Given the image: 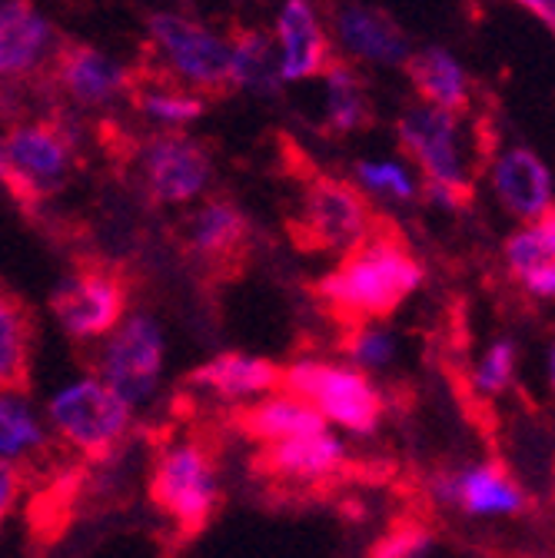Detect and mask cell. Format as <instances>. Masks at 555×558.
I'll list each match as a JSON object with an SVG mask.
<instances>
[{
  "instance_id": "6da1fadb",
  "label": "cell",
  "mask_w": 555,
  "mask_h": 558,
  "mask_svg": "<svg viewBox=\"0 0 555 558\" xmlns=\"http://www.w3.org/2000/svg\"><path fill=\"white\" fill-rule=\"evenodd\" d=\"M423 263L409 253L399 227L386 217H376L370 233L342 253L339 266L319 279L313 293L346 329L389 319L423 287Z\"/></svg>"
},
{
  "instance_id": "7a4b0ae2",
  "label": "cell",
  "mask_w": 555,
  "mask_h": 558,
  "mask_svg": "<svg viewBox=\"0 0 555 558\" xmlns=\"http://www.w3.org/2000/svg\"><path fill=\"white\" fill-rule=\"evenodd\" d=\"M150 499L186 542L203 535L220 509L217 452L200 439L164 446L150 472Z\"/></svg>"
},
{
  "instance_id": "3957f363",
  "label": "cell",
  "mask_w": 555,
  "mask_h": 558,
  "mask_svg": "<svg viewBox=\"0 0 555 558\" xmlns=\"http://www.w3.org/2000/svg\"><path fill=\"white\" fill-rule=\"evenodd\" d=\"M256 478L273 485V496L280 499H326L339 485L357 482V469L346 459L342 446L326 436H303L263 446L250 462Z\"/></svg>"
},
{
  "instance_id": "277c9868",
  "label": "cell",
  "mask_w": 555,
  "mask_h": 558,
  "mask_svg": "<svg viewBox=\"0 0 555 558\" xmlns=\"http://www.w3.org/2000/svg\"><path fill=\"white\" fill-rule=\"evenodd\" d=\"M74 167V133L60 123H27L0 140V183L34 209L60 193Z\"/></svg>"
},
{
  "instance_id": "5b68a950",
  "label": "cell",
  "mask_w": 555,
  "mask_h": 558,
  "mask_svg": "<svg viewBox=\"0 0 555 558\" xmlns=\"http://www.w3.org/2000/svg\"><path fill=\"white\" fill-rule=\"evenodd\" d=\"M280 389H283V396L306 402L323 418H333V423L346 426L350 433L370 436L379 426L383 396L370 383V376H363L360 369L303 360V363H293L290 369H283Z\"/></svg>"
},
{
  "instance_id": "8992f818",
  "label": "cell",
  "mask_w": 555,
  "mask_h": 558,
  "mask_svg": "<svg viewBox=\"0 0 555 558\" xmlns=\"http://www.w3.org/2000/svg\"><path fill=\"white\" fill-rule=\"evenodd\" d=\"M57 436L91 462H110L130 433V405L97 379L67 386L50 402Z\"/></svg>"
},
{
  "instance_id": "52a82bcc",
  "label": "cell",
  "mask_w": 555,
  "mask_h": 558,
  "mask_svg": "<svg viewBox=\"0 0 555 558\" xmlns=\"http://www.w3.org/2000/svg\"><path fill=\"white\" fill-rule=\"evenodd\" d=\"M373 220L376 214L353 183L316 173L303 190L300 220H290V236L306 253H346L370 233Z\"/></svg>"
},
{
  "instance_id": "ba28073f",
  "label": "cell",
  "mask_w": 555,
  "mask_h": 558,
  "mask_svg": "<svg viewBox=\"0 0 555 558\" xmlns=\"http://www.w3.org/2000/svg\"><path fill=\"white\" fill-rule=\"evenodd\" d=\"M126 276L113 263H81L60 279L50 310L71 339H100L120 326L126 310Z\"/></svg>"
},
{
  "instance_id": "9c48e42d",
  "label": "cell",
  "mask_w": 555,
  "mask_h": 558,
  "mask_svg": "<svg viewBox=\"0 0 555 558\" xmlns=\"http://www.w3.org/2000/svg\"><path fill=\"white\" fill-rule=\"evenodd\" d=\"M402 147L423 167L426 183L472 203V177L459 144V117L439 107H412L396 123Z\"/></svg>"
},
{
  "instance_id": "30bf717a",
  "label": "cell",
  "mask_w": 555,
  "mask_h": 558,
  "mask_svg": "<svg viewBox=\"0 0 555 558\" xmlns=\"http://www.w3.org/2000/svg\"><path fill=\"white\" fill-rule=\"evenodd\" d=\"M150 34L160 50L170 57L173 70L186 77L203 94H227L233 90L230 77V44L200 24H190L177 14H154Z\"/></svg>"
},
{
  "instance_id": "8fae6325",
  "label": "cell",
  "mask_w": 555,
  "mask_h": 558,
  "mask_svg": "<svg viewBox=\"0 0 555 558\" xmlns=\"http://www.w3.org/2000/svg\"><path fill=\"white\" fill-rule=\"evenodd\" d=\"M164 366V332L150 316H130L104 353V386L113 389L126 405L144 402Z\"/></svg>"
},
{
  "instance_id": "7c38bea8",
  "label": "cell",
  "mask_w": 555,
  "mask_h": 558,
  "mask_svg": "<svg viewBox=\"0 0 555 558\" xmlns=\"http://www.w3.org/2000/svg\"><path fill=\"white\" fill-rule=\"evenodd\" d=\"M190 256L217 279H237L250 259V220L230 199H210L186 227Z\"/></svg>"
},
{
  "instance_id": "4fadbf2b",
  "label": "cell",
  "mask_w": 555,
  "mask_h": 558,
  "mask_svg": "<svg viewBox=\"0 0 555 558\" xmlns=\"http://www.w3.org/2000/svg\"><path fill=\"white\" fill-rule=\"evenodd\" d=\"M144 183L154 203H186L210 180V154L183 133H164L147 140L141 154Z\"/></svg>"
},
{
  "instance_id": "5bb4252c",
  "label": "cell",
  "mask_w": 555,
  "mask_h": 558,
  "mask_svg": "<svg viewBox=\"0 0 555 558\" xmlns=\"http://www.w3.org/2000/svg\"><path fill=\"white\" fill-rule=\"evenodd\" d=\"M53 70H57L60 87L84 107L110 104L113 97H120V94H126L133 87V77L117 60L104 57L94 47H81V44L57 50L53 53Z\"/></svg>"
},
{
  "instance_id": "9a60e30c",
  "label": "cell",
  "mask_w": 555,
  "mask_h": 558,
  "mask_svg": "<svg viewBox=\"0 0 555 558\" xmlns=\"http://www.w3.org/2000/svg\"><path fill=\"white\" fill-rule=\"evenodd\" d=\"M227 426L260 446H269V442L326 433V418L293 396H273L256 405H237L227 415Z\"/></svg>"
},
{
  "instance_id": "2e32d148",
  "label": "cell",
  "mask_w": 555,
  "mask_h": 558,
  "mask_svg": "<svg viewBox=\"0 0 555 558\" xmlns=\"http://www.w3.org/2000/svg\"><path fill=\"white\" fill-rule=\"evenodd\" d=\"M456 506L469 515H519L529 509V496L503 459L456 472Z\"/></svg>"
},
{
  "instance_id": "e0dca14e",
  "label": "cell",
  "mask_w": 555,
  "mask_h": 558,
  "mask_svg": "<svg viewBox=\"0 0 555 558\" xmlns=\"http://www.w3.org/2000/svg\"><path fill=\"white\" fill-rule=\"evenodd\" d=\"M496 193L509 214L522 220H542L552 214V177L532 150H509L496 163Z\"/></svg>"
},
{
  "instance_id": "ac0fdd59",
  "label": "cell",
  "mask_w": 555,
  "mask_h": 558,
  "mask_svg": "<svg viewBox=\"0 0 555 558\" xmlns=\"http://www.w3.org/2000/svg\"><path fill=\"white\" fill-rule=\"evenodd\" d=\"M280 81H306L326 66L329 40L319 31L310 0H287L280 14Z\"/></svg>"
},
{
  "instance_id": "d6986e66",
  "label": "cell",
  "mask_w": 555,
  "mask_h": 558,
  "mask_svg": "<svg viewBox=\"0 0 555 558\" xmlns=\"http://www.w3.org/2000/svg\"><path fill=\"white\" fill-rule=\"evenodd\" d=\"M31 349H34V313L31 306L0 290V392L24 396L31 392Z\"/></svg>"
},
{
  "instance_id": "ffe728a7",
  "label": "cell",
  "mask_w": 555,
  "mask_h": 558,
  "mask_svg": "<svg viewBox=\"0 0 555 558\" xmlns=\"http://www.w3.org/2000/svg\"><path fill=\"white\" fill-rule=\"evenodd\" d=\"M283 366H276L273 360L260 356H243V353H224L210 363H203L193 369L190 386L206 389L220 399H243L253 392H273L280 389Z\"/></svg>"
},
{
  "instance_id": "44dd1931",
  "label": "cell",
  "mask_w": 555,
  "mask_h": 558,
  "mask_svg": "<svg viewBox=\"0 0 555 558\" xmlns=\"http://www.w3.org/2000/svg\"><path fill=\"white\" fill-rule=\"evenodd\" d=\"M336 31L346 44L363 60L373 63H406L409 57V40L399 31V24L376 8H346L336 17Z\"/></svg>"
},
{
  "instance_id": "7402d4cb",
  "label": "cell",
  "mask_w": 555,
  "mask_h": 558,
  "mask_svg": "<svg viewBox=\"0 0 555 558\" xmlns=\"http://www.w3.org/2000/svg\"><path fill=\"white\" fill-rule=\"evenodd\" d=\"M53 40L50 24L31 8V0H8L0 4V70L24 74Z\"/></svg>"
},
{
  "instance_id": "603a6c76",
  "label": "cell",
  "mask_w": 555,
  "mask_h": 558,
  "mask_svg": "<svg viewBox=\"0 0 555 558\" xmlns=\"http://www.w3.org/2000/svg\"><path fill=\"white\" fill-rule=\"evenodd\" d=\"M555 217L545 214L542 220H535L532 227L519 230L509 243H506V263L512 269V276L519 283L535 293V296H552L555 290Z\"/></svg>"
},
{
  "instance_id": "cb8c5ba5",
  "label": "cell",
  "mask_w": 555,
  "mask_h": 558,
  "mask_svg": "<svg viewBox=\"0 0 555 558\" xmlns=\"http://www.w3.org/2000/svg\"><path fill=\"white\" fill-rule=\"evenodd\" d=\"M406 70L412 87L420 90V97L430 107H439L446 113H459L469 107V81L466 70L443 50V47H430L420 53L406 57Z\"/></svg>"
},
{
  "instance_id": "d4e9b609",
  "label": "cell",
  "mask_w": 555,
  "mask_h": 558,
  "mask_svg": "<svg viewBox=\"0 0 555 558\" xmlns=\"http://www.w3.org/2000/svg\"><path fill=\"white\" fill-rule=\"evenodd\" d=\"M84 485H87V472L84 469H71L57 475L53 482H47L40 493L31 499L27 506V525H31V538L47 548L60 538V532L71 525L74 509L84 496Z\"/></svg>"
},
{
  "instance_id": "484cf974",
  "label": "cell",
  "mask_w": 555,
  "mask_h": 558,
  "mask_svg": "<svg viewBox=\"0 0 555 558\" xmlns=\"http://www.w3.org/2000/svg\"><path fill=\"white\" fill-rule=\"evenodd\" d=\"M230 77L233 87L253 94H276L280 87V60L273 53V37L266 31H237L230 44Z\"/></svg>"
},
{
  "instance_id": "4316f807",
  "label": "cell",
  "mask_w": 555,
  "mask_h": 558,
  "mask_svg": "<svg viewBox=\"0 0 555 558\" xmlns=\"http://www.w3.org/2000/svg\"><path fill=\"white\" fill-rule=\"evenodd\" d=\"M326 110H329V126L339 133L363 130L373 123L370 100L363 90V81L357 70L346 60H326Z\"/></svg>"
},
{
  "instance_id": "83f0119b",
  "label": "cell",
  "mask_w": 555,
  "mask_h": 558,
  "mask_svg": "<svg viewBox=\"0 0 555 558\" xmlns=\"http://www.w3.org/2000/svg\"><path fill=\"white\" fill-rule=\"evenodd\" d=\"M436 545V529L423 509H406L393 515L386 532L366 548L363 558H423Z\"/></svg>"
},
{
  "instance_id": "f1b7e54d",
  "label": "cell",
  "mask_w": 555,
  "mask_h": 558,
  "mask_svg": "<svg viewBox=\"0 0 555 558\" xmlns=\"http://www.w3.org/2000/svg\"><path fill=\"white\" fill-rule=\"evenodd\" d=\"M133 104L141 107L144 113L164 120V123H190L206 110L203 94H183V90H177L173 84H164V81H154V87L150 84L136 87Z\"/></svg>"
},
{
  "instance_id": "f546056e",
  "label": "cell",
  "mask_w": 555,
  "mask_h": 558,
  "mask_svg": "<svg viewBox=\"0 0 555 558\" xmlns=\"http://www.w3.org/2000/svg\"><path fill=\"white\" fill-rule=\"evenodd\" d=\"M40 446H44V433L34 423L31 409L14 396L0 399V452H4L8 459H14V456H24L31 449L37 452Z\"/></svg>"
},
{
  "instance_id": "4dcf8cb0",
  "label": "cell",
  "mask_w": 555,
  "mask_h": 558,
  "mask_svg": "<svg viewBox=\"0 0 555 558\" xmlns=\"http://www.w3.org/2000/svg\"><path fill=\"white\" fill-rule=\"evenodd\" d=\"M339 349L350 356L357 366H386L393 360V336L383 332L376 323H360V326H346L339 336Z\"/></svg>"
},
{
  "instance_id": "1f68e13d",
  "label": "cell",
  "mask_w": 555,
  "mask_h": 558,
  "mask_svg": "<svg viewBox=\"0 0 555 558\" xmlns=\"http://www.w3.org/2000/svg\"><path fill=\"white\" fill-rule=\"evenodd\" d=\"M512 369H516V342L499 339L490 349V353H485V360L479 363V369H475V389L485 392V396L506 392L509 383H512Z\"/></svg>"
},
{
  "instance_id": "d6a6232c",
  "label": "cell",
  "mask_w": 555,
  "mask_h": 558,
  "mask_svg": "<svg viewBox=\"0 0 555 558\" xmlns=\"http://www.w3.org/2000/svg\"><path fill=\"white\" fill-rule=\"evenodd\" d=\"M357 177H360V183H366L370 190L386 193V196H393V199H412V193H415L412 177H409L399 163H360V167H357Z\"/></svg>"
},
{
  "instance_id": "836d02e7",
  "label": "cell",
  "mask_w": 555,
  "mask_h": 558,
  "mask_svg": "<svg viewBox=\"0 0 555 558\" xmlns=\"http://www.w3.org/2000/svg\"><path fill=\"white\" fill-rule=\"evenodd\" d=\"M21 493H24V465L0 459V529H4V519L11 515Z\"/></svg>"
},
{
  "instance_id": "e575fe53",
  "label": "cell",
  "mask_w": 555,
  "mask_h": 558,
  "mask_svg": "<svg viewBox=\"0 0 555 558\" xmlns=\"http://www.w3.org/2000/svg\"><path fill=\"white\" fill-rule=\"evenodd\" d=\"M519 4H522L526 11H532L545 27L555 24V8H552V0H519Z\"/></svg>"
},
{
  "instance_id": "d590c367",
  "label": "cell",
  "mask_w": 555,
  "mask_h": 558,
  "mask_svg": "<svg viewBox=\"0 0 555 558\" xmlns=\"http://www.w3.org/2000/svg\"><path fill=\"white\" fill-rule=\"evenodd\" d=\"M493 558H548V555H539V551H496Z\"/></svg>"
}]
</instances>
